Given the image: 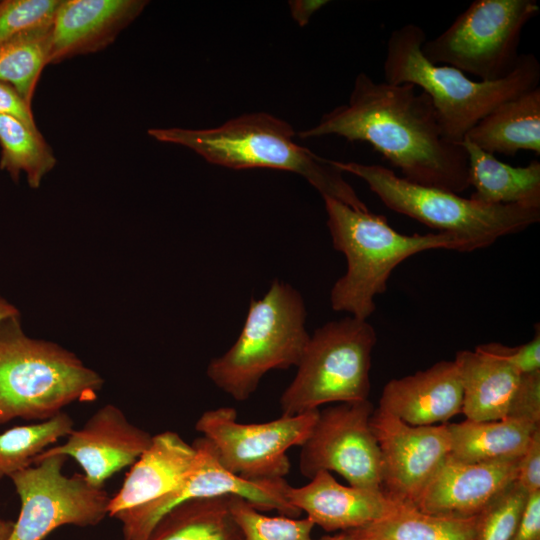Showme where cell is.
I'll return each mask as SVG.
<instances>
[{
	"label": "cell",
	"mask_w": 540,
	"mask_h": 540,
	"mask_svg": "<svg viewBox=\"0 0 540 540\" xmlns=\"http://www.w3.org/2000/svg\"><path fill=\"white\" fill-rule=\"evenodd\" d=\"M298 135L366 142L412 183L457 194L469 188L464 147L445 137L430 97L409 83L378 82L360 72L348 102Z\"/></svg>",
	"instance_id": "6da1fadb"
},
{
	"label": "cell",
	"mask_w": 540,
	"mask_h": 540,
	"mask_svg": "<svg viewBox=\"0 0 540 540\" xmlns=\"http://www.w3.org/2000/svg\"><path fill=\"white\" fill-rule=\"evenodd\" d=\"M148 134L157 141L189 148L211 164L296 173L323 198L338 200L356 210H369L332 160L298 144L292 126L271 114H245L207 129L152 128Z\"/></svg>",
	"instance_id": "7a4b0ae2"
},
{
	"label": "cell",
	"mask_w": 540,
	"mask_h": 540,
	"mask_svg": "<svg viewBox=\"0 0 540 540\" xmlns=\"http://www.w3.org/2000/svg\"><path fill=\"white\" fill-rule=\"evenodd\" d=\"M425 30L413 23L393 30L383 62L384 81L409 83L431 99L445 137L460 144L478 121L503 102L539 86L540 63L523 53L513 71L495 81H474L449 65H435L422 53Z\"/></svg>",
	"instance_id": "3957f363"
},
{
	"label": "cell",
	"mask_w": 540,
	"mask_h": 540,
	"mask_svg": "<svg viewBox=\"0 0 540 540\" xmlns=\"http://www.w3.org/2000/svg\"><path fill=\"white\" fill-rule=\"evenodd\" d=\"M323 199L333 247L347 260L345 274L330 293L336 312L367 320L376 309L375 298L386 291L393 270L415 254L433 249L469 252L466 243L452 234H402L383 215Z\"/></svg>",
	"instance_id": "277c9868"
},
{
	"label": "cell",
	"mask_w": 540,
	"mask_h": 540,
	"mask_svg": "<svg viewBox=\"0 0 540 540\" xmlns=\"http://www.w3.org/2000/svg\"><path fill=\"white\" fill-rule=\"evenodd\" d=\"M103 384L71 351L27 336L20 315L0 322V425L48 420L72 403L96 400Z\"/></svg>",
	"instance_id": "5b68a950"
},
{
	"label": "cell",
	"mask_w": 540,
	"mask_h": 540,
	"mask_svg": "<svg viewBox=\"0 0 540 540\" xmlns=\"http://www.w3.org/2000/svg\"><path fill=\"white\" fill-rule=\"evenodd\" d=\"M341 172L362 179L389 209L466 243L469 252L521 232L540 221V207L488 205L399 177L379 164L332 160Z\"/></svg>",
	"instance_id": "8992f818"
},
{
	"label": "cell",
	"mask_w": 540,
	"mask_h": 540,
	"mask_svg": "<svg viewBox=\"0 0 540 540\" xmlns=\"http://www.w3.org/2000/svg\"><path fill=\"white\" fill-rule=\"evenodd\" d=\"M306 316L300 292L275 279L261 299L250 301L237 340L210 361L208 378L234 400H247L268 371L297 367L310 339Z\"/></svg>",
	"instance_id": "52a82bcc"
},
{
	"label": "cell",
	"mask_w": 540,
	"mask_h": 540,
	"mask_svg": "<svg viewBox=\"0 0 540 540\" xmlns=\"http://www.w3.org/2000/svg\"><path fill=\"white\" fill-rule=\"evenodd\" d=\"M376 343L374 327L353 316L317 328L310 335L294 379L280 397L282 414L368 399Z\"/></svg>",
	"instance_id": "ba28073f"
},
{
	"label": "cell",
	"mask_w": 540,
	"mask_h": 540,
	"mask_svg": "<svg viewBox=\"0 0 540 540\" xmlns=\"http://www.w3.org/2000/svg\"><path fill=\"white\" fill-rule=\"evenodd\" d=\"M540 7L535 0H475L441 34L422 45L424 57L481 81L506 77L516 67L521 35Z\"/></svg>",
	"instance_id": "9c48e42d"
},
{
	"label": "cell",
	"mask_w": 540,
	"mask_h": 540,
	"mask_svg": "<svg viewBox=\"0 0 540 540\" xmlns=\"http://www.w3.org/2000/svg\"><path fill=\"white\" fill-rule=\"evenodd\" d=\"M319 409L282 414L262 423H241L229 406L203 412L195 429L212 445L220 464L250 481L284 479L289 473L287 451L310 435Z\"/></svg>",
	"instance_id": "30bf717a"
},
{
	"label": "cell",
	"mask_w": 540,
	"mask_h": 540,
	"mask_svg": "<svg viewBox=\"0 0 540 540\" xmlns=\"http://www.w3.org/2000/svg\"><path fill=\"white\" fill-rule=\"evenodd\" d=\"M66 460L47 456L10 476L21 509L7 540H43L61 526H96L108 515L111 496L83 474H64Z\"/></svg>",
	"instance_id": "8fae6325"
},
{
	"label": "cell",
	"mask_w": 540,
	"mask_h": 540,
	"mask_svg": "<svg viewBox=\"0 0 540 540\" xmlns=\"http://www.w3.org/2000/svg\"><path fill=\"white\" fill-rule=\"evenodd\" d=\"M195 465L170 493L157 500L127 509L114 517L121 523L123 540H146L159 519L173 507L193 499L225 495L242 497L260 511L275 510L279 515L298 518L301 512L287 497L285 479L250 481L232 474L219 462L210 442L194 440Z\"/></svg>",
	"instance_id": "7c38bea8"
},
{
	"label": "cell",
	"mask_w": 540,
	"mask_h": 540,
	"mask_svg": "<svg viewBox=\"0 0 540 540\" xmlns=\"http://www.w3.org/2000/svg\"><path fill=\"white\" fill-rule=\"evenodd\" d=\"M373 411L368 399L319 410L310 435L300 446V473L312 478L319 471H333L350 486L382 489L381 452L370 426Z\"/></svg>",
	"instance_id": "4fadbf2b"
},
{
	"label": "cell",
	"mask_w": 540,
	"mask_h": 540,
	"mask_svg": "<svg viewBox=\"0 0 540 540\" xmlns=\"http://www.w3.org/2000/svg\"><path fill=\"white\" fill-rule=\"evenodd\" d=\"M370 426L381 452L382 490L396 502L414 505L450 453L447 423L412 426L377 408Z\"/></svg>",
	"instance_id": "5bb4252c"
},
{
	"label": "cell",
	"mask_w": 540,
	"mask_h": 540,
	"mask_svg": "<svg viewBox=\"0 0 540 540\" xmlns=\"http://www.w3.org/2000/svg\"><path fill=\"white\" fill-rule=\"evenodd\" d=\"M153 435L129 421L113 404L96 410L79 429H73L60 445H53L34 461L53 455L73 458L86 480L103 488L107 479L132 466L148 448Z\"/></svg>",
	"instance_id": "9a60e30c"
},
{
	"label": "cell",
	"mask_w": 540,
	"mask_h": 540,
	"mask_svg": "<svg viewBox=\"0 0 540 540\" xmlns=\"http://www.w3.org/2000/svg\"><path fill=\"white\" fill-rule=\"evenodd\" d=\"M518 461L466 463L448 455L414 506L441 516H477L517 477Z\"/></svg>",
	"instance_id": "2e32d148"
},
{
	"label": "cell",
	"mask_w": 540,
	"mask_h": 540,
	"mask_svg": "<svg viewBox=\"0 0 540 540\" xmlns=\"http://www.w3.org/2000/svg\"><path fill=\"white\" fill-rule=\"evenodd\" d=\"M303 486H289L287 497L314 525L328 532L360 528L388 516L399 502L382 489L340 484L328 471H319Z\"/></svg>",
	"instance_id": "e0dca14e"
},
{
	"label": "cell",
	"mask_w": 540,
	"mask_h": 540,
	"mask_svg": "<svg viewBox=\"0 0 540 540\" xmlns=\"http://www.w3.org/2000/svg\"><path fill=\"white\" fill-rule=\"evenodd\" d=\"M147 4L144 0H62L52 25L48 63L103 49Z\"/></svg>",
	"instance_id": "ac0fdd59"
},
{
	"label": "cell",
	"mask_w": 540,
	"mask_h": 540,
	"mask_svg": "<svg viewBox=\"0 0 540 540\" xmlns=\"http://www.w3.org/2000/svg\"><path fill=\"white\" fill-rule=\"evenodd\" d=\"M463 390L454 361H439L426 370L390 380L379 409L412 426L445 424L462 413Z\"/></svg>",
	"instance_id": "d6986e66"
},
{
	"label": "cell",
	"mask_w": 540,
	"mask_h": 540,
	"mask_svg": "<svg viewBox=\"0 0 540 540\" xmlns=\"http://www.w3.org/2000/svg\"><path fill=\"white\" fill-rule=\"evenodd\" d=\"M197 449L174 431L153 435L131 466L118 492L110 497L108 515L157 500L174 490L195 465Z\"/></svg>",
	"instance_id": "ffe728a7"
},
{
	"label": "cell",
	"mask_w": 540,
	"mask_h": 540,
	"mask_svg": "<svg viewBox=\"0 0 540 540\" xmlns=\"http://www.w3.org/2000/svg\"><path fill=\"white\" fill-rule=\"evenodd\" d=\"M453 361L461 380L466 419L495 421L507 417L521 373L477 348L458 351Z\"/></svg>",
	"instance_id": "44dd1931"
},
{
	"label": "cell",
	"mask_w": 540,
	"mask_h": 540,
	"mask_svg": "<svg viewBox=\"0 0 540 540\" xmlns=\"http://www.w3.org/2000/svg\"><path fill=\"white\" fill-rule=\"evenodd\" d=\"M480 149L515 156L519 151L540 155V87L498 105L465 136Z\"/></svg>",
	"instance_id": "7402d4cb"
},
{
	"label": "cell",
	"mask_w": 540,
	"mask_h": 540,
	"mask_svg": "<svg viewBox=\"0 0 540 540\" xmlns=\"http://www.w3.org/2000/svg\"><path fill=\"white\" fill-rule=\"evenodd\" d=\"M468 157L469 187L473 200L488 205L519 204L540 207V162L514 167L480 149L468 139L461 142Z\"/></svg>",
	"instance_id": "603a6c76"
},
{
	"label": "cell",
	"mask_w": 540,
	"mask_h": 540,
	"mask_svg": "<svg viewBox=\"0 0 540 540\" xmlns=\"http://www.w3.org/2000/svg\"><path fill=\"white\" fill-rule=\"evenodd\" d=\"M449 455L466 463L519 460L540 424L505 417L495 421L447 423Z\"/></svg>",
	"instance_id": "cb8c5ba5"
},
{
	"label": "cell",
	"mask_w": 540,
	"mask_h": 540,
	"mask_svg": "<svg viewBox=\"0 0 540 540\" xmlns=\"http://www.w3.org/2000/svg\"><path fill=\"white\" fill-rule=\"evenodd\" d=\"M233 495L185 501L164 514L146 540H243Z\"/></svg>",
	"instance_id": "d4e9b609"
},
{
	"label": "cell",
	"mask_w": 540,
	"mask_h": 540,
	"mask_svg": "<svg viewBox=\"0 0 540 540\" xmlns=\"http://www.w3.org/2000/svg\"><path fill=\"white\" fill-rule=\"evenodd\" d=\"M353 530L366 540H476V516L434 515L398 503L388 516Z\"/></svg>",
	"instance_id": "484cf974"
},
{
	"label": "cell",
	"mask_w": 540,
	"mask_h": 540,
	"mask_svg": "<svg viewBox=\"0 0 540 540\" xmlns=\"http://www.w3.org/2000/svg\"><path fill=\"white\" fill-rule=\"evenodd\" d=\"M0 169L17 181L22 173L27 183L37 189L54 168L55 156L40 131L21 121L0 115Z\"/></svg>",
	"instance_id": "4316f807"
},
{
	"label": "cell",
	"mask_w": 540,
	"mask_h": 540,
	"mask_svg": "<svg viewBox=\"0 0 540 540\" xmlns=\"http://www.w3.org/2000/svg\"><path fill=\"white\" fill-rule=\"evenodd\" d=\"M74 429L65 411L41 422L14 426L0 433V480L34 464L38 455Z\"/></svg>",
	"instance_id": "83f0119b"
},
{
	"label": "cell",
	"mask_w": 540,
	"mask_h": 540,
	"mask_svg": "<svg viewBox=\"0 0 540 540\" xmlns=\"http://www.w3.org/2000/svg\"><path fill=\"white\" fill-rule=\"evenodd\" d=\"M52 27L14 36L0 44V81L31 105L43 68L49 64Z\"/></svg>",
	"instance_id": "f1b7e54d"
},
{
	"label": "cell",
	"mask_w": 540,
	"mask_h": 540,
	"mask_svg": "<svg viewBox=\"0 0 540 540\" xmlns=\"http://www.w3.org/2000/svg\"><path fill=\"white\" fill-rule=\"evenodd\" d=\"M231 511L243 540H312L313 522L287 516H267L242 497L233 495Z\"/></svg>",
	"instance_id": "f546056e"
},
{
	"label": "cell",
	"mask_w": 540,
	"mask_h": 540,
	"mask_svg": "<svg viewBox=\"0 0 540 540\" xmlns=\"http://www.w3.org/2000/svg\"><path fill=\"white\" fill-rule=\"evenodd\" d=\"M528 493L516 480L477 516L476 540H509L523 513Z\"/></svg>",
	"instance_id": "4dcf8cb0"
},
{
	"label": "cell",
	"mask_w": 540,
	"mask_h": 540,
	"mask_svg": "<svg viewBox=\"0 0 540 540\" xmlns=\"http://www.w3.org/2000/svg\"><path fill=\"white\" fill-rule=\"evenodd\" d=\"M61 1H0V44L19 34L52 27Z\"/></svg>",
	"instance_id": "1f68e13d"
},
{
	"label": "cell",
	"mask_w": 540,
	"mask_h": 540,
	"mask_svg": "<svg viewBox=\"0 0 540 540\" xmlns=\"http://www.w3.org/2000/svg\"><path fill=\"white\" fill-rule=\"evenodd\" d=\"M533 338L522 345L509 347L497 342L478 345L476 348L495 356L518 370L521 374L540 371V326L535 324Z\"/></svg>",
	"instance_id": "d6a6232c"
},
{
	"label": "cell",
	"mask_w": 540,
	"mask_h": 540,
	"mask_svg": "<svg viewBox=\"0 0 540 540\" xmlns=\"http://www.w3.org/2000/svg\"><path fill=\"white\" fill-rule=\"evenodd\" d=\"M507 417L540 424V371L521 374Z\"/></svg>",
	"instance_id": "836d02e7"
},
{
	"label": "cell",
	"mask_w": 540,
	"mask_h": 540,
	"mask_svg": "<svg viewBox=\"0 0 540 540\" xmlns=\"http://www.w3.org/2000/svg\"><path fill=\"white\" fill-rule=\"evenodd\" d=\"M516 482L528 494L540 491V427L518 461Z\"/></svg>",
	"instance_id": "e575fe53"
},
{
	"label": "cell",
	"mask_w": 540,
	"mask_h": 540,
	"mask_svg": "<svg viewBox=\"0 0 540 540\" xmlns=\"http://www.w3.org/2000/svg\"><path fill=\"white\" fill-rule=\"evenodd\" d=\"M0 115L13 117L30 129L39 131L31 105L9 84L0 81Z\"/></svg>",
	"instance_id": "d590c367"
},
{
	"label": "cell",
	"mask_w": 540,
	"mask_h": 540,
	"mask_svg": "<svg viewBox=\"0 0 540 540\" xmlns=\"http://www.w3.org/2000/svg\"><path fill=\"white\" fill-rule=\"evenodd\" d=\"M509 540H540V491L528 495L520 521Z\"/></svg>",
	"instance_id": "8d00e7d4"
},
{
	"label": "cell",
	"mask_w": 540,
	"mask_h": 540,
	"mask_svg": "<svg viewBox=\"0 0 540 540\" xmlns=\"http://www.w3.org/2000/svg\"><path fill=\"white\" fill-rule=\"evenodd\" d=\"M291 12L293 18L299 23L300 26L307 24L312 15L317 12L321 7L325 6L328 1L325 0H307V1H294L291 2Z\"/></svg>",
	"instance_id": "74e56055"
},
{
	"label": "cell",
	"mask_w": 540,
	"mask_h": 540,
	"mask_svg": "<svg viewBox=\"0 0 540 540\" xmlns=\"http://www.w3.org/2000/svg\"><path fill=\"white\" fill-rule=\"evenodd\" d=\"M17 315H20L19 310L0 295V322Z\"/></svg>",
	"instance_id": "f35d334b"
},
{
	"label": "cell",
	"mask_w": 540,
	"mask_h": 540,
	"mask_svg": "<svg viewBox=\"0 0 540 540\" xmlns=\"http://www.w3.org/2000/svg\"><path fill=\"white\" fill-rule=\"evenodd\" d=\"M318 540H366V539L361 537L353 529H351L347 531H341L340 533L334 536H325Z\"/></svg>",
	"instance_id": "ab89813d"
},
{
	"label": "cell",
	"mask_w": 540,
	"mask_h": 540,
	"mask_svg": "<svg viewBox=\"0 0 540 540\" xmlns=\"http://www.w3.org/2000/svg\"><path fill=\"white\" fill-rule=\"evenodd\" d=\"M14 521L0 517V540H7L12 533Z\"/></svg>",
	"instance_id": "60d3db41"
}]
</instances>
